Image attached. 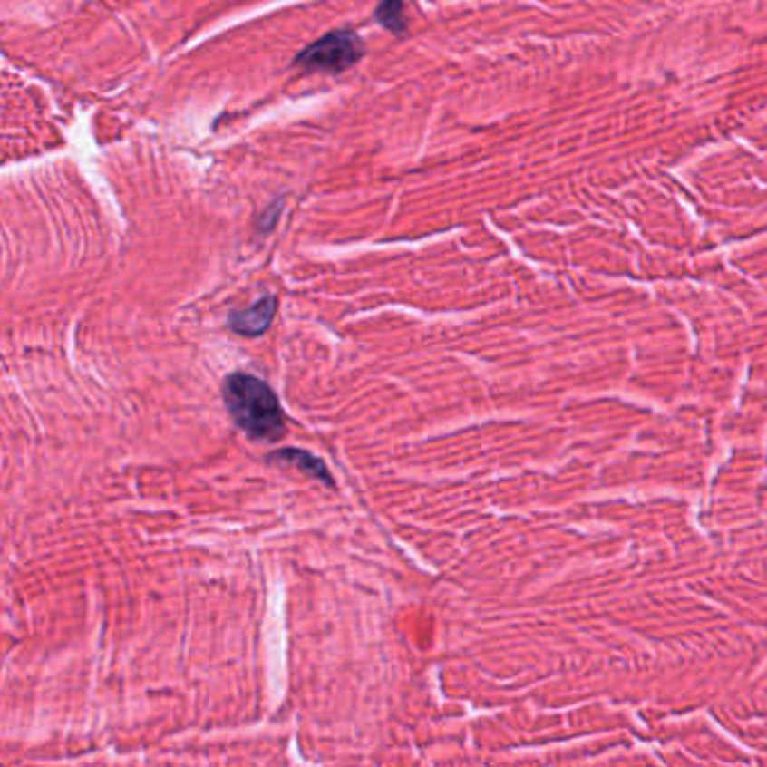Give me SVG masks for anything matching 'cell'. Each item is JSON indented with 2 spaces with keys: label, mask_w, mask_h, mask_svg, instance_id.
<instances>
[{
  "label": "cell",
  "mask_w": 767,
  "mask_h": 767,
  "mask_svg": "<svg viewBox=\"0 0 767 767\" xmlns=\"http://www.w3.org/2000/svg\"><path fill=\"white\" fill-rule=\"evenodd\" d=\"M275 313H277V297L266 296L261 297L259 302L252 304V306L241 308V311L230 313V329L237 331L238 335H261L273 322Z\"/></svg>",
  "instance_id": "cell-3"
},
{
  "label": "cell",
  "mask_w": 767,
  "mask_h": 767,
  "mask_svg": "<svg viewBox=\"0 0 767 767\" xmlns=\"http://www.w3.org/2000/svg\"><path fill=\"white\" fill-rule=\"evenodd\" d=\"M403 0H381L376 9V18L383 27H387L394 34H401L405 30V16H403Z\"/></svg>",
  "instance_id": "cell-5"
},
{
  "label": "cell",
  "mask_w": 767,
  "mask_h": 767,
  "mask_svg": "<svg viewBox=\"0 0 767 767\" xmlns=\"http://www.w3.org/2000/svg\"><path fill=\"white\" fill-rule=\"evenodd\" d=\"M364 54V44L352 30H335L317 39L297 54L296 65L306 73L338 74L358 63Z\"/></svg>",
  "instance_id": "cell-2"
},
{
  "label": "cell",
  "mask_w": 767,
  "mask_h": 767,
  "mask_svg": "<svg viewBox=\"0 0 767 767\" xmlns=\"http://www.w3.org/2000/svg\"><path fill=\"white\" fill-rule=\"evenodd\" d=\"M223 399L232 421L255 442H277L286 434V419L277 394L252 374H230L223 381Z\"/></svg>",
  "instance_id": "cell-1"
},
{
  "label": "cell",
  "mask_w": 767,
  "mask_h": 767,
  "mask_svg": "<svg viewBox=\"0 0 767 767\" xmlns=\"http://www.w3.org/2000/svg\"><path fill=\"white\" fill-rule=\"evenodd\" d=\"M268 460L270 461H282V464H288V466H296V469L306 472L308 477H316V480L334 486V477H331V472L325 466V461L317 460V457H313L311 452L296 451V448H284V451L273 452Z\"/></svg>",
  "instance_id": "cell-4"
}]
</instances>
